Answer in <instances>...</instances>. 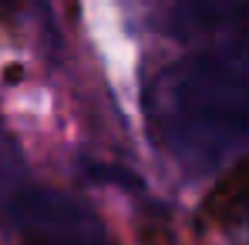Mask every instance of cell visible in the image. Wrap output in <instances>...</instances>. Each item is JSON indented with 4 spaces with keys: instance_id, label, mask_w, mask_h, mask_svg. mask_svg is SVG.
Here are the masks:
<instances>
[{
    "instance_id": "1",
    "label": "cell",
    "mask_w": 249,
    "mask_h": 245,
    "mask_svg": "<svg viewBox=\"0 0 249 245\" xmlns=\"http://www.w3.org/2000/svg\"><path fill=\"white\" fill-rule=\"evenodd\" d=\"M142 108L152 145L189 178L249 155V61L185 54L145 84Z\"/></svg>"
},
{
    "instance_id": "2",
    "label": "cell",
    "mask_w": 249,
    "mask_h": 245,
    "mask_svg": "<svg viewBox=\"0 0 249 245\" xmlns=\"http://www.w3.org/2000/svg\"><path fill=\"white\" fill-rule=\"evenodd\" d=\"M159 24L199 54L249 61V0H159Z\"/></svg>"
},
{
    "instance_id": "3",
    "label": "cell",
    "mask_w": 249,
    "mask_h": 245,
    "mask_svg": "<svg viewBox=\"0 0 249 245\" xmlns=\"http://www.w3.org/2000/svg\"><path fill=\"white\" fill-rule=\"evenodd\" d=\"M20 245H115L101 218L68 192L31 185L10 212Z\"/></svg>"
},
{
    "instance_id": "4",
    "label": "cell",
    "mask_w": 249,
    "mask_h": 245,
    "mask_svg": "<svg viewBox=\"0 0 249 245\" xmlns=\"http://www.w3.org/2000/svg\"><path fill=\"white\" fill-rule=\"evenodd\" d=\"M212 218L229 245H249V158L239 162L212 198Z\"/></svg>"
},
{
    "instance_id": "5",
    "label": "cell",
    "mask_w": 249,
    "mask_h": 245,
    "mask_svg": "<svg viewBox=\"0 0 249 245\" xmlns=\"http://www.w3.org/2000/svg\"><path fill=\"white\" fill-rule=\"evenodd\" d=\"M27 164L17 141L0 128V215H10L17 198L27 192Z\"/></svg>"
},
{
    "instance_id": "6",
    "label": "cell",
    "mask_w": 249,
    "mask_h": 245,
    "mask_svg": "<svg viewBox=\"0 0 249 245\" xmlns=\"http://www.w3.org/2000/svg\"><path fill=\"white\" fill-rule=\"evenodd\" d=\"M24 0H0V10H14V7H20Z\"/></svg>"
}]
</instances>
